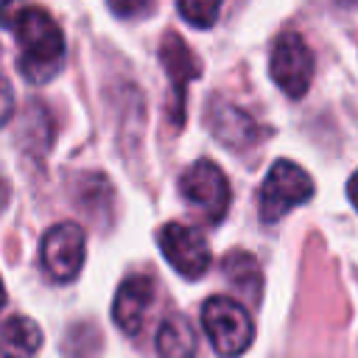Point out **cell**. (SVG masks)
I'll return each mask as SVG.
<instances>
[{
    "mask_svg": "<svg viewBox=\"0 0 358 358\" xmlns=\"http://www.w3.org/2000/svg\"><path fill=\"white\" fill-rule=\"evenodd\" d=\"M3 28H11V34L17 39V48H20L17 67L28 81L45 84L62 70V64H64V34L45 8L20 6L3 22Z\"/></svg>",
    "mask_w": 358,
    "mask_h": 358,
    "instance_id": "1",
    "label": "cell"
},
{
    "mask_svg": "<svg viewBox=\"0 0 358 358\" xmlns=\"http://www.w3.org/2000/svg\"><path fill=\"white\" fill-rule=\"evenodd\" d=\"M201 327L218 355L235 358L249 350L255 338V324L246 308L229 296H210L201 305Z\"/></svg>",
    "mask_w": 358,
    "mask_h": 358,
    "instance_id": "2",
    "label": "cell"
},
{
    "mask_svg": "<svg viewBox=\"0 0 358 358\" xmlns=\"http://www.w3.org/2000/svg\"><path fill=\"white\" fill-rule=\"evenodd\" d=\"M313 199V179L291 159H277L260 187V218L280 221L294 207Z\"/></svg>",
    "mask_w": 358,
    "mask_h": 358,
    "instance_id": "3",
    "label": "cell"
},
{
    "mask_svg": "<svg viewBox=\"0 0 358 358\" xmlns=\"http://www.w3.org/2000/svg\"><path fill=\"white\" fill-rule=\"evenodd\" d=\"M179 190H182L185 201L190 207H196L207 224H218L229 210V199H232L229 182L213 159L193 162L179 176Z\"/></svg>",
    "mask_w": 358,
    "mask_h": 358,
    "instance_id": "4",
    "label": "cell"
},
{
    "mask_svg": "<svg viewBox=\"0 0 358 358\" xmlns=\"http://www.w3.org/2000/svg\"><path fill=\"white\" fill-rule=\"evenodd\" d=\"M87 255V235L76 221L53 224L39 243V260L50 280L70 282L78 277Z\"/></svg>",
    "mask_w": 358,
    "mask_h": 358,
    "instance_id": "5",
    "label": "cell"
},
{
    "mask_svg": "<svg viewBox=\"0 0 358 358\" xmlns=\"http://www.w3.org/2000/svg\"><path fill=\"white\" fill-rule=\"evenodd\" d=\"M268 70L274 84L288 98H302L313 81V50L296 31H285L271 48Z\"/></svg>",
    "mask_w": 358,
    "mask_h": 358,
    "instance_id": "6",
    "label": "cell"
},
{
    "mask_svg": "<svg viewBox=\"0 0 358 358\" xmlns=\"http://www.w3.org/2000/svg\"><path fill=\"white\" fill-rule=\"evenodd\" d=\"M157 243L162 257L171 263V268L179 271L185 280H199L210 268V260H213L210 243L199 229L187 224H179V221L165 224L157 232Z\"/></svg>",
    "mask_w": 358,
    "mask_h": 358,
    "instance_id": "7",
    "label": "cell"
},
{
    "mask_svg": "<svg viewBox=\"0 0 358 358\" xmlns=\"http://www.w3.org/2000/svg\"><path fill=\"white\" fill-rule=\"evenodd\" d=\"M159 62L171 78V103H168L171 123L182 126L185 123V103H187V84L201 73V64H199L196 53L190 50V45L173 31H168L162 36Z\"/></svg>",
    "mask_w": 358,
    "mask_h": 358,
    "instance_id": "8",
    "label": "cell"
},
{
    "mask_svg": "<svg viewBox=\"0 0 358 358\" xmlns=\"http://www.w3.org/2000/svg\"><path fill=\"white\" fill-rule=\"evenodd\" d=\"M207 126H210L213 137L232 151L252 148L263 134L260 126L243 109H238L229 101H218V98L207 106Z\"/></svg>",
    "mask_w": 358,
    "mask_h": 358,
    "instance_id": "9",
    "label": "cell"
},
{
    "mask_svg": "<svg viewBox=\"0 0 358 358\" xmlns=\"http://www.w3.org/2000/svg\"><path fill=\"white\" fill-rule=\"evenodd\" d=\"M151 302H154V282L148 277L134 274V277L123 280L120 288L115 291V302H112V319H115V324L126 336L140 333Z\"/></svg>",
    "mask_w": 358,
    "mask_h": 358,
    "instance_id": "10",
    "label": "cell"
},
{
    "mask_svg": "<svg viewBox=\"0 0 358 358\" xmlns=\"http://www.w3.org/2000/svg\"><path fill=\"white\" fill-rule=\"evenodd\" d=\"M42 347V330L28 316H8L0 322V358H34Z\"/></svg>",
    "mask_w": 358,
    "mask_h": 358,
    "instance_id": "11",
    "label": "cell"
},
{
    "mask_svg": "<svg viewBox=\"0 0 358 358\" xmlns=\"http://www.w3.org/2000/svg\"><path fill=\"white\" fill-rule=\"evenodd\" d=\"M157 352L162 358H193L196 352V330L182 313H171L157 327Z\"/></svg>",
    "mask_w": 358,
    "mask_h": 358,
    "instance_id": "12",
    "label": "cell"
},
{
    "mask_svg": "<svg viewBox=\"0 0 358 358\" xmlns=\"http://www.w3.org/2000/svg\"><path fill=\"white\" fill-rule=\"evenodd\" d=\"M221 271L227 274V280L232 282V288H238L249 302H260L263 296V274L260 266L252 255L246 252H229L221 263Z\"/></svg>",
    "mask_w": 358,
    "mask_h": 358,
    "instance_id": "13",
    "label": "cell"
},
{
    "mask_svg": "<svg viewBox=\"0 0 358 358\" xmlns=\"http://www.w3.org/2000/svg\"><path fill=\"white\" fill-rule=\"evenodd\" d=\"M224 0H176L179 14L185 17V22H190L193 28H213L218 20Z\"/></svg>",
    "mask_w": 358,
    "mask_h": 358,
    "instance_id": "14",
    "label": "cell"
},
{
    "mask_svg": "<svg viewBox=\"0 0 358 358\" xmlns=\"http://www.w3.org/2000/svg\"><path fill=\"white\" fill-rule=\"evenodd\" d=\"M11 112H14V92H11L8 78L0 73V129L11 120Z\"/></svg>",
    "mask_w": 358,
    "mask_h": 358,
    "instance_id": "15",
    "label": "cell"
},
{
    "mask_svg": "<svg viewBox=\"0 0 358 358\" xmlns=\"http://www.w3.org/2000/svg\"><path fill=\"white\" fill-rule=\"evenodd\" d=\"M106 3L117 17H131L148 6V0H106Z\"/></svg>",
    "mask_w": 358,
    "mask_h": 358,
    "instance_id": "16",
    "label": "cell"
},
{
    "mask_svg": "<svg viewBox=\"0 0 358 358\" xmlns=\"http://www.w3.org/2000/svg\"><path fill=\"white\" fill-rule=\"evenodd\" d=\"M347 196H350V201L355 204V210H358V171L350 176V182H347Z\"/></svg>",
    "mask_w": 358,
    "mask_h": 358,
    "instance_id": "17",
    "label": "cell"
},
{
    "mask_svg": "<svg viewBox=\"0 0 358 358\" xmlns=\"http://www.w3.org/2000/svg\"><path fill=\"white\" fill-rule=\"evenodd\" d=\"M3 305H6V285H3V280H0V310H3Z\"/></svg>",
    "mask_w": 358,
    "mask_h": 358,
    "instance_id": "18",
    "label": "cell"
},
{
    "mask_svg": "<svg viewBox=\"0 0 358 358\" xmlns=\"http://www.w3.org/2000/svg\"><path fill=\"white\" fill-rule=\"evenodd\" d=\"M336 3H344V6H350V3H355V0H336Z\"/></svg>",
    "mask_w": 358,
    "mask_h": 358,
    "instance_id": "19",
    "label": "cell"
}]
</instances>
